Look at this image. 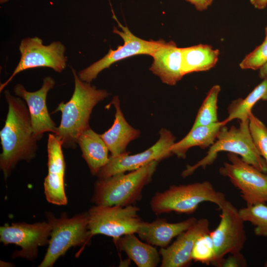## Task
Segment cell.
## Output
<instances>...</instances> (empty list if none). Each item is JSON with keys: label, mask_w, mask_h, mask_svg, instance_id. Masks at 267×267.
Returning <instances> with one entry per match:
<instances>
[{"label": "cell", "mask_w": 267, "mask_h": 267, "mask_svg": "<svg viewBox=\"0 0 267 267\" xmlns=\"http://www.w3.org/2000/svg\"><path fill=\"white\" fill-rule=\"evenodd\" d=\"M116 20L121 30L114 27L113 32L122 38L124 44L118 46L115 50L110 48L102 58L80 71L77 74L82 81L90 83L103 70L124 59L139 54L151 56L165 42L162 40L146 41L140 39L134 35L127 26H124L116 19Z\"/></svg>", "instance_id": "obj_10"}, {"label": "cell", "mask_w": 267, "mask_h": 267, "mask_svg": "<svg viewBox=\"0 0 267 267\" xmlns=\"http://www.w3.org/2000/svg\"><path fill=\"white\" fill-rule=\"evenodd\" d=\"M181 52L183 76L194 72L210 70L216 66L220 55L218 49L203 44L181 48Z\"/></svg>", "instance_id": "obj_23"}, {"label": "cell", "mask_w": 267, "mask_h": 267, "mask_svg": "<svg viewBox=\"0 0 267 267\" xmlns=\"http://www.w3.org/2000/svg\"><path fill=\"white\" fill-rule=\"evenodd\" d=\"M4 94L8 104V112L0 132L2 147L0 168L6 180L19 161L30 162L35 158L38 140L34 134L25 101L19 96L13 95L8 89L4 90Z\"/></svg>", "instance_id": "obj_1"}, {"label": "cell", "mask_w": 267, "mask_h": 267, "mask_svg": "<svg viewBox=\"0 0 267 267\" xmlns=\"http://www.w3.org/2000/svg\"><path fill=\"white\" fill-rule=\"evenodd\" d=\"M159 134L158 141L141 153L130 155L129 152H127L117 157H110L108 163L96 175L98 179L134 171L153 161H159L172 155L171 147L175 142V137L166 129H162Z\"/></svg>", "instance_id": "obj_13"}, {"label": "cell", "mask_w": 267, "mask_h": 267, "mask_svg": "<svg viewBox=\"0 0 267 267\" xmlns=\"http://www.w3.org/2000/svg\"><path fill=\"white\" fill-rule=\"evenodd\" d=\"M197 221L196 218L190 217L175 223L169 222L163 218H157L152 222L142 221L136 233L141 240L150 245L166 248L174 238L187 229Z\"/></svg>", "instance_id": "obj_18"}, {"label": "cell", "mask_w": 267, "mask_h": 267, "mask_svg": "<svg viewBox=\"0 0 267 267\" xmlns=\"http://www.w3.org/2000/svg\"><path fill=\"white\" fill-rule=\"evenodd\" d=\"M249 130L253 142L259 153L265 158L267 156V127L253 113L249 118Z\"/></svg>", "instance_id": "obj_28"}, {"label": "cell", "mask_w": 267, "mask_h": 267, "mask_svg": "<svg viewBox=\"0 0 267 267\" xmlns=\"http://www.w3.org/2000/svg\"><path fill=\"white\" fill-rule=\"evenodd\" d=\"M192 4L195 9L200 11L205 10L210 6L213 0H185Z\"/></svg>", "instance_id": "obj_31"}, {"label": "cell", "mask_w": 267, "mask_h": 267, "mask_svg": "<svg viewBox=\"0 0 267 267\" xmlns=\"http://www.w3.org/2000/svg\"><path fill=\"white\" fill-rule=\"evenodd\" d=\"M248 119L239 122L238 127L225 125L220 129L215 142L209 147L206 155L193 165H187L181 173L183 178L192 175L197 169H205L213 164L221 151L239 155L243 160L261 171L267 173L265 159L259 153L251 138Z\"/></svg>", "instance_id": "obj_4"}, {"label": "cell", "mask_w": 267, "mask_h": 267, "mask_svg": "<svg viewBox=\"0 0 267 267\" xmlns=\"http://www.w3.org/2000/svg\"><path fill=\"white\" fill-rule=\"evenodd\" d=\"M244 222H250L254 226V233L257 236H267V205L258 204L239 210Z\"/></svg>", "instance_id": "obj_26"}, {"label": "cell", "mask_w": 267, "mask_h": 267, "mask_svg": "<svg viewBox=\"0 0 267 267\" xmlns=\"http://www.w3.org/2000/svg\"><path fill=\"white\" fill-rule=\"evenodd\" d=\"M219 208L221 211L220 222L210 231L215 252L212 264L217 267L225 255L241 252L246 241L245 222L239 210L227 200Z\"/></svg>", "instance_id": "obj_11"}, {"label": "cell", "mask_w": 267, "mask_h": 267, "mask_svg": "<svg viewBox=\"0 0 267 267\" xmlns=\"http://www.w3.org/2000/svg\"><path fill=\"white\" fill-rule=\"evenodd\" d=\"M9 0H0V3L1 4H3V3H6V2H8Z\"/></svg>", "instance_id": "obj_36"}, {"label": "cell", "mask_w": 267, "mask_h": 267, "mask_svg": "<svg viewBox=\"0 0 267 267\" xmlns=\"http://www.w3.org/2000/svg\"><path fill=\"white\" fill-rule=\"evenodd\" d=\"M19 50L21 55L19 61L8 79L0 84V92L17 74L24 70L47 67L61 73L67 66L66 47L60 41L44 45L43 40L38 37H27L21 40Z\"/></svg>", "instance_id": "obj_8"}, {"label": "cell", "mask_w": 267, "mask_h": 267, "mask_svg": "<svg viewBox=\"0 0 267 267\" xmlns=\"http://www.w3.org/2000/svg\"><path fill=\"white\" fill-rule=\"evenodd\" d=\"M52 227L47 222L34 223L15 222L0 227V241L4 245L14 244L21 250L13 254V258L34 260L40 247L48 244Z\"/></svg>", "instance_id": "obj_12"}, {"label": "cell", "mask_w": 267, "mask_h": 267, "mask_svg": "<svg viewBox=\"0 0 267 267\" xmlns=\"http://www.w3.org/2000/svg\"><path fill=\"white\" fill-rule=\"evenodd\" d=\"M55 81L50 76L44 78L41 88L33 92L29 91L20 84L13 88L16 95L22 98L26 102L30 113L33 132L38 140H40L44 133L54 134L57 127L48 112L46 105V97L48 91L52 89Z\"/></svg>", "instance_id": "obj_14"}, {"label": "cell", "mask_w": 267, "mask_h": 267, "mask_svg": "<svg viewBox=\"0 0 267 267\" xmlns=\"http://www.w3.org/2000/svg\"><path fill=\"white\" fill-rule=\"evenodd\" d=\"M77 143L92 175L96 176L109 162L108 148L99 134L89 127L78 136Z\"/></svg>", "instance_id": "obj_20"}, {"label": "cell", "mask_w": 267, "mask_h": 267, "mask_svg": "<svg viewBox=\"0 0 267 267\" xmlns=\"http://www.w3.org/2000/svg\"><path fill=\"white\" fill-rule=\"evenodd\" d=\"M113 241L138 267H156L161 261L160 255L156 247L142 241L135 233L123 235Z\"/></svg>", "instance_id": "obj_21"}, {"label": "cell", "mask_w": 267, "mask_h": 267, "mask_svg": "<svg viewBox=\"0 0 267 267\" xmlns=\"http://www.w3.org/2000/svg\"><path fill=\"white\" fill-rule=\"evenodd\" d=\"M215 258V248L210 232L201 236L193 247L192 261L206 265L212 264Z\"/></svg>", "instance_id": "obj_27"}, {"label": "cell", "mask_w": 267, "mask_h": 267, "mask_svg": "<svg viewBox=\"0 0 267 267\" xmlns=\"http://www.w3.org/2000/svg\"><path fill=\"white\" fill-rule=\"evenodd\" d=\"M134 205L125 207L95 205L89 210L88 228L91 236L103 234L113 238L136 233L142 222Z\"/></svg>", "instance_id": "obj_7"}, {"label": "cell", "mask_w": 267, "mask_h": 267, "mask_svg": "<svg viewBox=\"0 0 267 267\" xmlns=\"http://www.w3.org/2000/svg\"><path fill=\"white\" fill-rule=\"evenodd\" d=\"M267 63V41H264L248 54L241 61V69H260Z\"/></svg>", "instance_id": "obj_29"}, {"label": "cell", "mask_w": 267, "mask_h": 267, "mask_svg": "<svg viewBox=\"0 0 267 267\" xmlns=\"http://www.w3.org/2000/svg\"><path fill=\"white\" fill-rule=\"evenodd\" d=\"M265 267H267V261L265 264Z\"/></svg>", "instance_id": "obj_38"}, {"label": "cell", "mask_w": 267, "mask_h": 267, "mask_svg": "<svg viewBox=\"0 0 267 267\" xmlns=\"http://www.w3.org/2000/svg\"><path fill=\"white\" fill-rule=\"evenodd\" d=\"M52 227L48 248L39 267H51L72 247L87 243L92 237L88 228V214L82 213L68 218L66 214L56 218L47 214Z\"/></svg>", "instance_id": "obj_6"}, {"label": "cell", "mask_w": 267, "mask_h": 267, "mask_svg": "<svg viewBox=\"0 0 267 267\" xmlns=\"http://www.w3.org/2000/svg\"><path fill=\"white\" fill-rule=\"evenodd\" d=\"M226 200L224 193L216 190L210 181H204L171 185L164 191L155 193L150 205L156 215L172 212L191 214L201 203L211 202L220 208Z\"/></svg>", "instance_id": "obj_5"}, {"label": "cell", "mask_w": 267, "mask_h": 267, "mask_svg": "<svg viewBox=\"0 0 267 267\" xmlns=\"http://www.w3.org/2000/svg\"><path fill=\"white\" fill-rule=\"evenodd\" d=\"M11 264L8 262L0 261V267H10Z\"/></svg>", "instance_id": "obj_34"}, {"label": "cell", "mask_w": 267, "mask_h": 267, "mask_svg": "<svg viewBox=\"0 0 267 267\" xmlns=\"http://www.w3.org/2000/svg\"><path fill=\"white\" fill-rule=\"evenodd\" d=\"M149 70L167 85L174 86L184 76L182 73L181 48L173 41L165 43L151 55Z\"/></svg>", "instance_id": "obj_17"}, {"label": "cell", "mask_w": 267, "mask_h": 267, "mask_svg": "<svg viewBox=\"0 0 267 267\" xmlns=\"http://www.w3.org/2000/svg\"><path fill=\"white\" fill-rule=\"evenodd\" d=\"M259 76L263 79L267 77V63L259 69Z\"/></svg>", "instance_id": "obj_33"}, {"label": "cell", "mask_w": 267, "mask_h": 267, "mask_svg": "<svg viewBox=\"0 0 267 267\" xmlns=\"http://www.w3.org/2000/svg\"><path fill=\"white\" fill-rule=\"evenodd\" d=\"M59 139L53 133L48 135L47 175L44 183L46 200L55 205L67 204L65 191L64 177L66 164Z\"/></svg>", "instance_id": "obj_15"}, {"label": "cell", "mask_w": 267, "mask_h": 267, "mask_svg": "<svg viewBox=\"0 0 267 267\" xmlns=\"http://www.w3.org/2000/svg\"><path fill=\"white\" fill-rule=\"evenodd\" d=\"M209 221L206 218L196 222L177 237L176 240L159 251L161 267H185L192 261L191 253L196 240L210 232Z\"/></svg>", "instance_id": "obj_16"}, {"label": "cell", "mask_w": 267, "mask_h": 267, "mask_svg": "<svg viewBox=\"0 0 267 267\" xmlns=\"http://www.w3.org/2000/svg\"><path fill=\"white\" fill-rule=\"evenodd\" d=\"M221 91L218 85L209 90L197 112L192 127L206 126L219 122L218 119V98Z\"/></svg>", "instance_id": "obj_25"}, {"label": "cell", "mask_w": 267, "mask_h": 267, "mask_svg": "<svg viewBox=\"0 0 267 267\" xmlns=\"http://www.w3.org/2000/svg\"><path fill=\"white\" fill-rule=\"evenodd\" d=\"M158 161H153L129 173H121L98 179L92 201L97 205H132L139 201L144 186L152 180Z\"/></svg>", "instance_id": "obj_3"}, {"label": "cell", "mask_w": 267, "mask_h": 267, "mask_svg": "<svg viewBox=\"0 0 267 267\" xmlns=\"http://www.w3.org/2000/svg\"><path fill=\"white\" fill-rule=\"evenodd\" d=\"M74 89L70 100L59 103L53 113H61L60 124L54 134L60 140L62 147L74 148L78 136L89 128V120L93 108L107 97L109 93L104 89H97L79 77L73 68Z\"/></svg>", "instance_id": "obj_2"}, {"label": "cell", "mask_w": 267, "mask_h": 267, "mask_svg": "<svg viewBox=\"0 0 267 267\" xmlns=\"http://www.w3.org/2000/svg\"><path fill=\"white\" fill-rule=\"evenodd\" d=\"M265 37L264 40L267 41V26L265 28Z\"/></svg>", "instance_id": "obj_35"}, {"label": "cell", "mask_w": 267, "mask_h": 267, "mask_svg": "<svg viewBox=\"0 0 267 267\" xmlns=\"http://www.w3.org/2000/svg\"><path fill=\"white\" fill-rule=\"evenodd\" d=\"M220 174L227 178L240 192L247 206L267 203V174L245 162L238 155L228 153Z\"/></svg>", "instance_id": "obj_9"}, {"label": "cell", "mask_w": 267, "mask_h": 267, "mask_svg": "<svg viewBox=\"0 0 267 267\" xmlns=\"http://www.w3.org/2000/svg\"><path fill=\"white\" fill-rule=\"evenodd\" d=\"M264 158L265 159L266 163H267V156H266Z\"/></svg>", "instance_id": "obj_37"}, {"label": "cell", "mask_w": 267, "mask_h": 267, "mask_svg": "<svg viewBox=\"0 0 267 267\" xmlns=\"http://www.w3.org/2000/svg\"><path fill=\"white\" fill-rule=\"evenodd\" d=\"M226 124L223 121L192 127L185 136L171 146L172 154L178 158L184 159L188 149L192 147L199 146L203 149L210 147L216 140L221 128Z\"/></svg>", "instance_id": "obj_22"}, {"label": "cell", "mask_w": 267, "mask_h": 267, "mask_svg": "<svg viewBox=\"0 0 267 267\" xmlns=\"http://www.w3.org/2000/svg\"><path fill=\"white\" fill-rule=\"evenodd\" d=\"M111 104L116 110L113 124L108 130L100 135L111 153L110 157H115L127 152V145L131 141L139 137L140 131L127 122L121 109L118 96L113 98Z\"/></svg>", "instance_id": "obj_19"}, {"label": "cell", "mask_w": 267, "mask_h": 267, "mask_svg": "<svg viewBox=\"0 0 267 267\" xmlns=\"http://www.w3.org/2000/svg\"><path fill=\"white\" fill-rule=\"evenodd\" d=\"M260 100H267V77L244 98H239L231 102L228 106V116L224 122L227 124L234 119L240 121L248 119L253 107Z\"/></svg>", "instance_id": "obj_24"}, {"label": "cell", "mask_w": 267, "mask_h": 267, "mask_svg": "<svg viewBox=\"0 0 267 267\" xmlns=\"http://www.w3.org/2000/svg\"><path fill=\"white\" fill-rule=\"evenodd\" d=\"M247 265L245 258L241 252L230 254L226 258H223L218 267H245Z\"/></svg>", "instance_id": "obj_30"}, {"label": "cell", "mask_w": 267, "mask_h": 267, "mask_svg": "<svg viewBox=\"0 0 267 267\" xmlns=\"http://www.w3.org/2000/svg\"><path fill=\"white\" fill-rule=\"evenodd\" d=\"M251 4L256 9H263L267 6V0H250Z\"/></svg>", "instance_id": "obj_32"}]
</instances>
